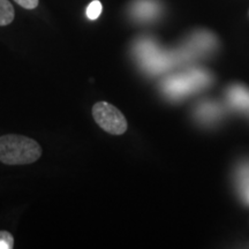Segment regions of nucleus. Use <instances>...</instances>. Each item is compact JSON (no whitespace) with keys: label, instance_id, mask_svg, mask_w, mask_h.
Listing matches in <instances>:
<instances>
[{"label":"nucleus","instance_id":"1","mask_svg":"<svg viewBox=\"0 0 249 249\" xmlns=\"http://www.w3.org/2000/svg\"><path fill=\"white\" fill-rule=\"evenodd\" d=\"M42 156V148L35 140L17 134L0 136V161L6 165L35 163Z\"/></svg>","mask_w":249,"mask_h":249},{"label":"nucleus","instance_id":"2","mask_svg":"<svg viewBox=\"0 0 249 249\" xmlns=\"http://www.w3.org/2000/svg\"><path fill=\"white\" fill-rule=\"evenodd\" d=\"M92 117L102 129L112 135H121L128 128L124 114L110 103H96L92 107Z\"/></svg>","mask_w":249,"mask_h":249},{"label":"nucleus","instance_id":"3","mask_svg":"<svg viewBox=\"0 0 249 249\" xmlns=\"http://www.w3.org/2000/svg\"><path fill=\"white\" fill-rule=\"evenodd\" d=\"M230 98L236 107H249V91L244 87H233V89L230 90Z\"/></svg>","mask_w":249,"mask_h":249},{"label":"nucleus","instance_id":"4","mask_svg":"<svg viewBox=\"0 0 249 249\" xmlns=\"http://www.w3.org/2000/svg\"><path fill=\"white\" fill-rule=\"evenodd\" d=\"M15 11L8 0H0V27L8 26L13 22Z\"/></svg>","mask_w":249,"mask_h":249},{"label":"nucleus","instance_id":"5","mask_svg":"<svg viewBox=\"0 0 249 249\" xmlns=\"http://www.w3.org/2000/svg\"><path fill=\"white\" fill-rule=\"evenodd\" d=\"M102 2L99 0H93V1L90 2L88 7H87V17H88L89 20H97L99 15L102 14Z\"/></svg>","mask_w":249,"mask_h":249},{"label":"nucleus","instance_id":"6","mask_svg":"<svg viewBox=\"0 0 249 249\" xmlns=\"http://www.w3.org/2000/svg\"><path fill=\"white\" fill-rule=\"evenodd\" d=\"M14 247V238L7 231H0V249H12Z\"/></svg>","mask_w":249,"mask_h":249},{"label":"nucleus","instance_id":"7","mask_svg":"<svg viewBox=\"0 0 249 249\" xmlns=\"http://www.w3.org/2000/svg\"><path fill=\"white\" fill-rule=\"evenodd\" d=\"M14 1L26 9H35L39 4V0H14Z\"/></svg>","mask_w":249,"mask_h":249}]
</instances>
